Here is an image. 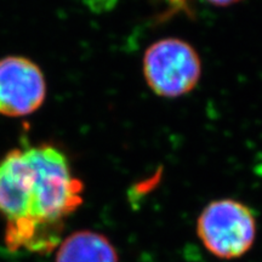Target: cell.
<instances>
[{
  "mask_svg": "<svg viewBox=\"0 0 262 262\" xmlns=\"http://www.w3.org/2000/svg\"><path fill=\"white\" fill-rule=\"evenodd\" d=\"M84 185L63 152L50 145L10 150L0 160V214L12 251L50 253L61 243L63 220L83 203Z\"/></svg>",
  "mask_w": 262,
  "mask_h": 262,
  "instance_id": "cell-1",
  "label": "cell"
},
{
  "mask_svg": "<svg viewBox=\"0 0 262 262\" xmlns=\"http://www.w3.org/2000/svg\"><path fill=\"white\" fill-rule=\"evenodd\" d=\"M256 217L244 203L225 198L210 202L196 220L203 247L222 260L244 256L256 239Z\"/></svg>",
  "mask_w": 262,
  "mask_h": 262,
  "instance_id": "cell-2",
  "label": "cell"
},
{
  "mask_svg": "<svg viewBox=\"0 0 262 262\" xmlns=\"http://www.w3.org/2000/svg\"><path fill=\"white\" fill-rule=\"evenodd\" d=\"M142 73L157 96L178 98L195 89L202 77V60L188 41L163 38L146 49Z\"/></svg>",
  "mask_w": 262,
  "mask_h": 262,
  "instance_id": "cell-3",
  "label": "cell"
},
{
  "mask_svg": "<svg viewBox=\"0 0 262 262\" xmlns=\"http://www.w3.org/2000/svg\"><path fill=\"white\" fill-rule=\"evenodd\" d=\"M47 96V84L40 68L25 57L0 60V114L28 116L37 111Z\"/></svg>",
  "mask_w": 262,
  "mask_h": 262,
  "instance_id": "cell-4",
  "label": "cell"
},
{
  "mask_svg": "<svg viewBox=\"0 0 262 262\" xmlns=\"http://www.w3.org/2000/svg\"><path fill=\"white\" fill-rule=\"evenodd\" d=\"M55 262H119V256L106 235L78 231L61 242Z\"/></svg>",
  "mask_w": 262,
  "mask_h": 262,
  "instance_id": "cell-5",
  "label": "cell"
},
{
  "mask_svg": "<svg viewBox=\"0 0 262 262\" xmlns=\"http://www.w3.org/2000/svg\"><path fill=\"white\" fill-rule=\"evenodd\" d=\"M209 4L219 6V8H227V6H232L238 4V3L243 2V0H205Z\"/></svg>",
  "mask_w": 262,
  "mask_h": 262,
  "instance_id": "cell-6",
  "label": "cell"
},
{
  "mask_svg": "<svg viewBox=\"0 0 262 262\" xmlns=\"http://www.w3.org/2000/svg\"><path fill=\"white\" fill-rule=\"evenodd\" d=\"M256 172H257L260 176H262V164H261V165H258L257 168H256Z\"/></svg>",
  "mask_w": 262,
  "mask_h": 262,
  "instance_id": "cell-7",
  "label": "cell"
}]
</instances>
